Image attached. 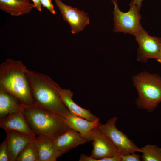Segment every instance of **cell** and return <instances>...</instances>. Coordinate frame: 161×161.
Instances as JSON below:
<instances>
[{
  "label": "cell",
  "mask_w": 161,
  "mask_h": 161,
  "mask_svg": "<svg viewBox=\"0 0 161 161\" xmlns=\"http://www.w3.org/2000/svg\"><path fill=\"white\" fill-rule=\"evenodd\" d=\"M117 120V117H113L108 120L104 124L100 123L97 127L110 139L121 155L136 152H140V148L116 127Z\"/></svg>",
  "instance_id": "6"
},
{
  "label": "cell",
  "mask_w": 161,
  "mask_h": 161,
  "mask_svg": "<svg viewBox=\"0 0 161 161\" xmlns=\"http://www.w3.org/2000/svg\"><path fill=\"white\" fill-rule=\"evenodd\" d=\"M92 135L93 149L90 156L94 159V161L112 157L119 153L110 139L97 127L92 129Z\"/></svg>",
  "instance_id": "9"
},
{
  "label": "cell",
  "mask_w": 161,
  "mask_h": 161,
  "mask_svg": "<svg viewBox=\"0 0 161 161\" xmlns=\"http://www.w3.org/2000/svg\"><path fill=\"white\" fill-rule=\"evenodd\" d=\"M65 118L70 129L79 132L89 141H92V130L98 126L100 123L99 118L90 121L72 114Z\"/></svg>",
  "instance_id": "13"
},
{
  "label": "cell",
  "mask_w": 161,
  "mask_h": 161,
  "mask_svg": "<svg viewBox=\"0 0 161 161\" xmlns=\"http://www.w3.org/2000/svg\"><path fill=\"white\" fill-rule=\"evenodd\" d=\"M55 1L63 20L69 24L72 34L83 30L89 24V16L87 13L67 5L60 0Z\"/></svg>",
  "instance_id": "8"
},
{
  "label": "cell",
  "mask_w": 161,
  "mask_h": 161,
  "mask_svg": "<svg viewBox=\"0 0 161 161\" xmlns=\"http://www.w3.org/2000/svg\"><path fill=\"white\" fill-rule=\"evenodd\" d=\"M135 152L129 153L127 154L121 155V161H140L141 157L139 154Z\"/></svg>",
  "instance_id": "21"
},
{
  "label": "cell",
  "mask_w": 161,
  "mask_h": 161,
  "mask_svg": "<svg viewBox=\"0 0 161 161\" xmlns=\"http://www.w3.org/2000/svg\"><path fill=\"white\" fill-rule=\"evenodd\" d=\"M0 161H10L8 145L6 138L0 145Z\"/></svg>",
  "instance_id": "20"
},
{
  "label": "cell",
  "mask_w": 161,
  "mask_h": 161,
  "mask_svg": "<svg viewBox=\"0 0 161 161\" xmlns=\"http://www.w3.org/2000/svg\"><path fill=\"white\" fill-rule=\"evenodd\" d=\"M20 0V1H23V0Z\"/></svg>",
  "instance_id": "28"
},
{
  "label": "cell",
  "mask_w": 161,
  "mask_h": 161,
  "mask_svg": "<svg viewBox=\"0 0 161 161\" xmlns=\"http://www.w3.org/2000/svg\"><path fill=\"white\" fill-rule=\"evenodd\" d=\"M27 68L20 60L7 58L0 65V90L16 99L24 107L37 105L26 74Z\"/></svg>",
  "instance_id": "1"
},
{
  "label": "cell",
  "mask_w": 161,
  "mask_h": 161,
  "mask_svg": "<svg viewBox=\"0 0 161 161\" xmlns=\"http://www.w3.org/2000/svg\"><path fill=\"white\" fill-rule=\"evenodd\" d=\"M160 41L161 42V38H160Z\"/></svg>",
  "instance_id": "27"
},
{
  "label": "cell",
  "mask_w": 161,
  "mask_h": 161,
  "mask_svg": "<svg viewBox=\"0 0 161 161\" xmlns=\"http://www.w3.org/2000/svg\"><path fill=\"white\" fill-rule=\"evenodd\" d=\"M139 47L137 60L145 63L150 59H157L161 42L160 38L149 35L143 28L134 35Z\"/></svg>",
  "instance_id": "7"
},
{
  "label": "cell",
  "mask_w": 161,
  "mask_h": 161,
  "mask_svg": "<svg viewBox=\"0 0 161 161\" xmlns=\"http://www.w3.org/2000/svg\"><path fill=\"white\" fill-rule=\"evenodd\" d=\"M34 7L29 0H0V8L12 16L29 13Z\"/></svg>",
  "instance_id": "17"
},
{
  "label": "cell",
  "mask_w": 161,
  "mask_h": 161,
  "mask_svg": "<svg viewBox=\"0 0 161 161\" xmlns=\"http://www.w3.org/2000/svg\"><path fill=\"white\" fill-rule=\"evenodd\" d=\"M33 2L34 7L39 11H42V4L41 0H31Z\"/></svg>",
  "instance_id": "24"
},
{
  "label": "cell",
  "mask_w": 161,
  "mask_h": 161,
  "mask_svg": "<svg viewBox=\"0 0 161 161\" xmlns=\"http://www.w3.org/2000/svg\"><path fill=\"white\" fill-rule=\"evenodd\" d=\"M6 134L10 161H16L23 148L35 137L10 130H5Z\"/></svg>",
  "instance_id": "11"
},
{
  "label": "cell",
  "mask_w": 161,
  "mask_h": 161,
  "mask_svg": "<svg viewBox=\"0 0 161 161\" xmlns=\"http://www.w3.org/2000/svg\"><path fill=\"white\" fill-rule=\"evenodd\" d=\"M24 107L15 97L0 90V120L23 112Z\"/></svg>",
  "instance_id": "16"
},
{
  "label": "cell",
  "mask_w": 161,
  "mask_h": 161,
  "mask_svg": "<svg viewBox=\"0 0 161 161\" xmlns=\"http://www.w3.org/2000/svg\"><path fill=\"white\" fill-rule=\"evenodd\" d=\"M42 5L46 7L53 14H55L54 7L52 3V0H41Z\"/></svg>",
  "instance_id": "22"
},
{
  "label": "cell",
  "mask_w": 161,
  "mask_h": 161,
  "mask_svg": "<svg viewBox=\"0 0 161 161\" xmlns=\"http://www.w3.org/2000/svg\"><path fill=\"white\" fill-rule=\"evenodd\" d=\"M73 95L70 90L62 88L60 93L61 100L68 108L71 114L90 121L94 120L98 118L91 113L89 110L83 109L76 103L72 99Z\"/></svg>",
  "instance_id": "15"
},
{
  "label": "cell",
  "mask_w": 161,
  "mask_h": 161,
  "mask_svg": "<svg viewBox=\"0 0 161 161\" xmlns=\"http://www.w3.org/2000/svg\"><path fill=\"white\" fill-rule=\"evenodd\" d=\"M0 127L4 130H11L32 137H36L28 124L23 112L0 120Z\"/></svg>",
  "instance_id": "12"
},
{
  "label": "cell",
  "mask_w": 161,
  "mask_h": 161,
  "mask_svg": "<svg viewBox=\"0 0 161 161\" xmlns=\"http://www.w3.org/2000/svg\"><path fill=\"white\" fill-rule=\"evenodd\" d=\"M88 142L89 141L79 132L70 129L53 141V146L62 155Z\"/></svg>",
  "instance_id": "10"
},
{
  "label": "cell",
  "mask_w": 161,
  "mask_h": 161,
  "mask_svg": "<svg viewBox=\"0 0 161 161\" xmlns=\"http://www.w3.org/2000/svg\"><path fill=\"white\" fill-rule=\"evenodd\" d=\"M143 161H161V148L156 145L148 144L140 148Z\"/></svg>",
  "instance_id": "19"
},
{
  "label": "cell",
  "mask_w": 161,
  "mask_h": 161,
  "mask_svg": "<svg viewBox=\"0 0 161 161\" xmlns=\"http://www.w3.org/2000/svg\"><path fill=\"white\" fill-rule=\"evenodd\" d=\"M16 161H39L38 150L34 140L23 148Z\"/></svg>",
  "instance_id": "18"
},
{
  "label": "cell",
  "mask_w": 161,
  "mask_h": 161,
  "mask_svg": "<svg viewBox=\"0 0 161 161\" xmlns=\"http://www.w3.org/2000/svg\"><path fill=\"white\" fill-rule=\"evenodd\" d=\"M36 136H47L54 141L70 129L65 117L37 105L24 107L23 112Z\"/></svg>",
  "instance_id": "3"
},
{
  "label": "cell",
  "mask_w": 161,
  "mask_h": 161,
  "mask_svg": "<svg viewBox=\"0 0 161 161\" xmlns=\"http://www.w3.org/2000/svg\"><path fill=\"white\" fill-rule=\"evenodd\" d=\"M53 141L49 137L43 135L37 136L34 141L38 148L39 161H56L62 155L53 146Z\"/></svg>",
  "instance_id": "14"
},
{
  "label": "cell",
  "mask_w": 161,
  "mask_h": 161,
  "mask_svg": "<svg viewBox=\"0 0 161 161\" xmlns=\"http://www.w3.org/2000/svg\"><path fill=\"white\" fill-rule=\"evenodd\" d=\"M157 60L158 62L161 64V44L159 50L158 57Z\"/></svg>",
  "instance_id": "26"
},
{
  "label": "cell",
  "mask_w": 161,
  "mask_h": 161,
  "mask_svg": "<svg viewBox=\"0 0 161 161\" xmlns=\"http://www.w3.org/2000/svg\"><path fill=\"white\" fill-rule=\"evenodd\" d=\"M143 0H132L131 2L136 5L140 9L142 6V3Z\"/></svg>",
  "instance_id": "25"
},
{
  "label": "cell",
  "mask_w": 161,
  "mask_h": 161,
  "mask_svg": "<svg viewBox=\"0 0 161 161\" xmlns=\"http://www.w3.org/2000/svg\"><path fill=\"white\" fill-rule=\"evenodd\" d=\"M112 2L114 5L113 31L114 32H122L134 35L143 28L140 23V9L136 5L131 2L129 4V10L125 13L120 10L117 0H112Z\"/></svg>",
  "instance_id": "5"
},
{
  "label": "cell",
  "mask_w": 161,
  "mask_h": 161,
  "mask_svg": "<svg viewBox=\"0 0 161 161\" xmlns=\"http://www.w3.org/2000/svg\"><path fill=\"white\" fill-rule=\"evenodd\" d=\"M26 74L37 105L65 117L71 114L61 100L62 88L57 83L49 76L27 68Z\"/></svg>",
  "instance_id": "2"
},
{
  "label": "cell",
  "mask_w": 161,
  "mask_h": 161,
  "mask_svg": "<svg viewBox=\"0 0 161 161\" xmlns=\"http://www.w3.org/2000/svg\"><path fill=\"white\" fill-rule=\"evenodd\" d=\"M97 161H121V155L119 153L112 157L97 159Z\"/></svg>",
  "instance_id": "23"
},
{
  "label": "cell",
  "mask_w": 161,
  "mask_h": 161,
  "mask_svg": "<svg viewBox=\"0 0 161 161\" xmlns=\"http://www.w3.org/2000/svg\"><path fill=\"white\" fill-rule=\"evenodd\" d=\"M132 79L138 93L135 100L137 107L153 112L161 102V77L143 71L133 76Z\"/></svg>",
  "instance_id": "4"
}]
</instances>
